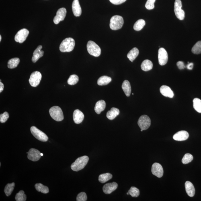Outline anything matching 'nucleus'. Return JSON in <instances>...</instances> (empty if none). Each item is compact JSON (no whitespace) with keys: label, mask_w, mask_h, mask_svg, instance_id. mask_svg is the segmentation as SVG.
<instances>
[{"label":"nucleus","mask_w":201,"mask_h":201,"mask_svg":"<svg viewBox=\"0 0 201 201\" xmlns=\"http://www.w3.org/2000/svg\"><path fill=\"white\" fill-rule=\"evenodd\" d=\"M89 159V157L87 156H83L78 158L71 165V169L75 171L81 170L84 168L88 163Z\"/></svg>","instance_id":"f257e3e1"},{"label":"nucleus","mask_w":201,"mask_h":201,"mask_svg":"<svg viewBox=\"0 0 201 201\" xmlns=\"http://www.w3.org/2000/svg\"><path fill=\"white\" fill-rule=\"evenodd\" d=\"M75 46V41L73 38H66L62 41L59 47L60 52H69L73 50Z\"/></svg>","instance_id":"f03ea898"},{"label":"nucleus","mask_w":201,"mask_h":201,"mask_svg":"<svg viewBox=\"0 0 201 201\" xmlns=\"http://www.w3.org/2000/svg\"><path fill=\"white\" fill-rule=\"evenodd\" d=\"M124 24V19L122 17L115 15L110 19V27L112 30H117L122 28Z\"/></svg>","instance_id":"7ed1b4c3"},{"label":"nucleus","mask_w":201,"mask_h":201,"mask_svg":"<svg viewBox=\"0 0 201 201\" xmlns=\"http://www.w3.org/2000/svg\"><path fill=\"white\" fill-rule=\"evenodd\" d=\"M49 113L52 118L57 122H60L63 120V112L59 107L55 106L52 107L50 109Z\"/></svg>","instance_id":"20e7f679"},{"label":"nucleus","mask_w":201,"mask_h":201,"mask_svg":"<svg viewBox=\"0 0 201 201\" xmlns=\"http://www.w3.org/2000/svg\"><path fill=\"white\" fill-rule=\"evenodd\" d=\"M87 49L88 53L91 55L98 57L101 54V49L94 42L89 41L87 44Z\"/></svg>","instance_id":"39448f33"},{"label":"nucleus","mask_w":201,"mask_h":201,"mask_svg":"<svg viewBox=\"0 0 201 201\" xmlns=\"http://www.w3.org/2000/svg\"><path fill=\"white\" fill-rule=\"evenodd\" d=\"M31 132L35 138L41 141L45 142L48 140V137L46 134L42 131L39 130L35 126L31 128Z\"/></svg>","instance_id":"423d86ee"},{"label":"nucleus","mask_w":201,"mask_h":201,"mask_svg":"<svg viewBox=\"0 0 201 201\" xmlns=\"http://www.w3.org/2000/svg\"><path fill=\"white\" fill-rule=\"evenodd\" d=\"M182 2L181 0H175L174 3V12L175 15L179 20L185 18V12L182 9Z\"/></svg>","instance_id":"0eeeda50"},{"label":"nucleus","mask_w":201,"mask_h":201,"mask_svg":"<svg viewBox=\"0 0 201 201\" xmlns=\"http://www.w3.org/2000/svg\"><path fill=\"white\" fill-rule=\"evenodd\" d=\"M138 124L141 129L143 130H147L151 126V119L147 115H143L138 119Z\"/></svg>","instance_id":"6e6552de"},{"label":"nucleus","mask_w":201,"mask_h":201,"mask_svg":"<svg viewBox=\"0 0 201 201\" xmlns=\"http://www.w3.org/2000/svg\"><path fill=\"white\" fill-rule=\"evenodd\" d=\"M42 78V75L40 72L38 71L33 72L29 79V83L32 87H36L39 84Z\"/></svg>","instance_id":"1a4fd4ad"},{"label":"nucleus","mask_w":201,"mask_h":201,"mask_svg":"<svg viewBox=\"0 0 201 201\" xmlns=\"http://www.w3.org/2000/svg\"><path fill=\"white\" fill-rule=\"evenodd\" d=\"M29 32L27 29L24 28L18 31L15 37V42L22 43L26 40Z\"/></svg>","instance_id":"9d476101"},{"label":"nucleus","mask_w":201,"mask_h":201,"mask_svg":"<svg viewBox=\"0 0 201 201\" xmlns=\"http://www.w3.org/2000/svg\"><path fill=\"white\" fill-rule=\"evenodd\" d=\"M159 63L161 66L165 65L168 60V55L167 52L164 48H161L159 49L158 53Z\"/></svg>","instance_id":"9b49d317"},{"label":"nucleus","mask_w":201,"mask_h":201,"mask_svg":"<svg viewBox=\"0 0 201 201\" xmlns=\"http://www.w3.org/2000/svg\"><path fill=\"white\" fill-rule=\"evenodd\" d=\"M67 11L64 8H62L58 10L56 15L54 17L53 22L54 24H58L60 21H63L66 16Z\"/></svg>","instance_id":"f8f14e48"},{"label":"nucleus","mask_w":201,"mask_h":201,"mask_svg":"<svg viewBox=\"0 0 201 201\" xmlns=\"http://www.w3.org/2000/svg\"><path fill=\"white\" fill-rule=\"evenodd\" d=\"M151 171L153 175L158 178H161L163 176V170L160 164L154 163L152 165Z\"/></svg>","instance_id":"ddd939ff"},{"label":"nucleus","mask_w":201,"mask_h":201,"mask_svg":"<svg viewBox=\"0 0 201 201\" xmlns=\"http://www.w3.org/2000/svg\"><path fill=\"white\" fill-rule=\"evenodd\" d=\"M41 157L40 152L38 150L32 148L29 150L27 157L30 160L37 161L40 159Z\"/></svg>","instance_id":"4468645a"},{"label":"nucleus","mask_w":201,"mask_h":201,"mask_svg":"<svg viewBox=\"0 0 201 201\" xmlns=\"http://www.w3.org/2000/svg\"><path fill=\"white\" fill-rule=\"evenodd\" d=\"M118 187V184L116 182L108 183L105 184L103 187V191L105 194H110Z\"/></svg>","instance_id":"2eb2a0df"},{"label":"nucleus","mask_w":201,"mask_h":201,"mask_svg":"<svg viewBox=\"0 0 201 201\" xmlns=\"http://www.w3.org/2000/svg\"><path fill=\"white\" fill-rule=\"evenodd\" d=\"M189 137L188 132L184 130L180 131L173 136V139L176 141H182L186 140Z\"/></svg>","instance_id":"dca6fc26"},{"label":"nucleus","mask_w":201,"mask_h":201,"mask_svg":"<svg viewBox=\"0 0 201 201\" xmlns=\"http://www.w3.org/2000/svg\"><path fill=\"white\" fill-rule=\"evenodd\" d=\"M84 116L83 112L79 110H76L73 113V119L74 122L77 124L81 123L84 119Z\"/></svg>","instance_id":"f3484780"},{"label":"nucleus","mask_w":201,"mask_h":201,"mask_svg":"<svg viewBox=\"0 0 201 201\" xmlns=\"http://www.w3.org/2000/svg\"><path fill=\"white\" fill-rule=\"evenodd\" d=\"M160 91L163 96L172 98L174 96L173 91L170 88L166 85H163L160 88Z\"/></svg>","instance_id":"a211bd4d"},{"label":"nucleus","mask_w":201,"mask_h":201,"mask_svg":"<svg viewBox=\"0 0 201 201\" xmlns=\"http://www.w3.org/2000/svg\"><path fill=\"white\" fill-rule=\"evenodd\" d=\"M42 46H39L35 50L32 58V60L33 63H36L39 59L42 58L44 55V51L42 50Z\"/></svg>","instance_id":"6ab92c4d"},{"label":"nucleus","mask_w":201,"mask_h":201,"mask_svg":"<svg viewBox=\"0 0 201 201\" xmlns=\"http://www.w3.org/2000/svg\"><path fill=\"white\" fill-rule=\"evenodd\" d=\"M73 14L75 17L81 16L82 13V9L79 4V0H74L72 5Z\"/></svg>","instance_id":"aec40b11"},{"label":"nucleus","mask_w":201,"mask_h":201,"mask_svg":"<svg viewBox=\"0 0 201 201\" xmlns=\"http://www.w3.org/2000/svg\"><path fill=\"white\" fill-rule=\"evenodd\" d=\"M185 190L188 195L190 197L194 196L195 193V188L193 184L190 181H187L185 184Z\"/></svg>","instance_id":"412c9836"},{"label":"nucleus","mask_w":201,"mask_h":201,"mask_svg":"<svg viewBox=\"0 0 201 201\" xmlns=\"http://www.w3.org/2000/svg\"><path fill=\"white\" fill-rule=\"evenodd\" d=\"M106 107V103L104 100H99L95 104L94 110L97 114H100L101 112L105 110Z\"/></svg>","instance_id":"4be33fe9"},{"label":"nucleus","mask_w":201,"mask_h":201,"mask_svg":"<svg viewBox=\"0 0 201 201\" xmlns=\"http://www.w3.org/2000/svg\"><path fill=\"white\" fill-rule=\"evenodd\" d=\"M119 113L120 111L118 109L113 107L110 111L107 112L106 116L108 119L113 120L118 116Z\"/></svg>","instance_id":"5701e85b"},{"label":"nucleus","mask_w":201,"mask_h":201,"mask_svg":"<svg viewBox=\"0 0 201 201\" xmlns=\"http://www.w3.org/2000/svg\"><path fill=\"white\" fill-rule=\"evenodd\" d=\"M122 88L126 96L129 97L131 92V87L129 82L124 81L122 84Z\"/></svg>","instance_id":"b1692460"},{"label":"nucleus","mask_w":201,"mask_h":201,"mask_svg":"<svg viewBox=\"0 0 201 201\" xmlns=\"http://www.w3.org/2000/svg\"><path fill=\"white\" fill-rule=\"evenodd\" d=\"M138 54H139V50L137 48H134L128 52L127 57L130 61L133 62L137 57Z\"/></svg>","instance_id":"393cba45"},{"label":"nucleus","mask_w":201,"mask_h":201,"mask_svg":"<svg viewBox=\"0 0 201 201\" xmlns=\"http://www.w3.org/2000/svg\"><path fill=\"white\" fill-rule=\"evenodd\" d=\"M141 69L143 71H148L153 69V63L149 60H145L142 62L141 65Z\"/></svg>","instance_id":"a878e982"},{"label":"nucleus","mask_w":201,"mask_h":201,"mask_svg":"<svg viewBox=\"0 0 201 201\" xmlns=\"http://www.w3.org/2000/svg\"><path fill=\"white\" fill-rule=\"evenodd\" d=\"M112 81V79L110 77L106 76H103L99 78L98 80V84L100 86L108 85Z\"/></svg>","instance_id":"bb28decb"},{"label":"nucleus","mask_w":201,"mask_h":201,"mask_svg":"<svg viewBox=\"0 0 201 201\" xmlns=\"http://www.w3.org/2000/svg\"><path fill=\"white\" fill-rule=\"evenodd\" d=\"M113 177V175L111 173H103L99 175L98 178V180L101 183H104L107 182Z\"/></svg>","instance_id":"cd10ccee"},{"label":"nucleus","mask_w":201,"mask_h":201,"mask_svg":"<svg viewBox=\"0 0 201 201\" xmlns=\"http://www.w3.org/2000/svg\"><path fill=\"white\" fill-rule=\"evenodd\" d=\"M20 62L18 58H14L9 60L8 63V67L9 69H13L16 68Z\"/></svg>","instance_id":"c85d7f7f"},{"label":"nucleus","mask_w":201,"mask_h":201,"mask_svg":"<svg viewBox=\"0 0 201 201\" xmlns=\"http://www.w3.org/2000/svg\"><path fill=\"white\" fill-rule=\"evenodd\" d=\"M146 24L145 21L143 19H138L134 24L133 28L136 31L141 30Z\"/></svg>","instance_id":"c756f323"},{"label":"nucleus","mask_w":201,"mask_h":201,"mask_svg":"<svg viewBox=\"0 0 201 201\" xmlns=\"http://www.w3.org/2000/svg\"><path fill=\"white\" fill-rule=\"evenodd\" d=\"M36 190L38 192H41L44 194H47L49 192V189L48 187L44 186L41 183H38L35 185Z\"/></svg>","instance_id":"7c9ffc66"},{"label":"nucleus","mask_w":201,"mask_h":201,"mask_svg":"<svg viewBox=\"0 0 201 201\" xmlns=\"http://www.w3.org/2000/svg\"><path fill=\"white\" fill-rule=\"evenodd\" d=\"M15 184L14 183L7 184L5 188L4 192L7 196H9L12 193L14 188Z\"/></svg>","instance_id":"2f4dec72"},{"label":"nucleus","mask_w":201,"mask_h":201,"mask_svg":"<svg viewBox=\"0 0 201 201\" xmlns=\"http://www.w3.org/2000/svg\"><path fill=\"white\" fill-rule=\"evenodd\" d=\"M193 106L195 110L198 113H201V100L198 98H195L193 100Z\"/></svg>","instance_id":"473e14b6"},{"label":"nucleus","mask_w":201,"mask_h":201,"mask_svg":"<svg viewBox=\"0 0 201 201\" xmlns=\"http://www.w3.org/2000/svg\"><path fill=\"white\" fill-rule=\"evenodd\" d=\"M192 51L193 53L195 54L201 53V41H198L193 46Z\"/></svg>","instance_id":"72a5a7b5"},{"label":"nucleus","mask_w":201,"mask_h":201,"mask_svg":"<svg viewBox=\"0 0 201 201\" xmlns=\"http://www.w3.org/2000/svg\"><path fill=\"white\" fill-rule=\"evenodd\" d=\"M78 77L76 75H73L70 76L68 80V83L70 85H75L78 83Z\"/></svg>","instance_id":"f704fd0d"},{"label":"nucleus","mask_w":201,"mask_h":201,"mask_svg":"<svg viewBox=\"0 0 201 201\" xmlns=\"http://www.w3.org/2000/svg\"><path fill=\"white\" fill-rule=\"evenodd\" d=\"M15 198L17 201H25L27 199V196L24 191L21 190L17 193Z\"/></svg>","instance_id":"c9c22d12"},{"label":"nucleus","mask_w":201,"mask_h":201,"mask_svg":"<svg viewBox=\"0 0 201 201\" xmlns=\"http://www.w3.org/2000/svg\"><path fill=\"white\" fill-rule=\"evenodd\" d=\"M128 193L131 196L134 198H137L140 194L139 190L134 187H131L130 190L128 191Z\"/></svg>","instance_id":"e433bc0d"},{"label":"nucleus","mask_w":201,"mask_h":201,"mask_svg":"<svg viewBox=\"0 0 201 201\" xmlns=\"http://www.w3.org/2000/svg\"><path fill=\"white\" fill-rule=\"evenodd\" d=\"M193 157L192 155L188 153L185 154L182 159V162L184 164L190 163L193 161Z\"/></svg>","instance_id":"4c0bfd02"},{"label":"nucleus","mask_w":201,"mask_h":201,"mask_svg":"<svg viewBox=\"0 0 201 201\" xmlns=\"http://www.w3.org/2000/svg\"><path fill=\"white\" fill-rule=\"evenodd\" d=\"M156 0H147V2L145 4L146 8L148 10L153 9L155 7L154 3Z\"/></svg>","instance_id":"58836bf2"},{"label":"nucleus","mask_w":201,"mask_h":201,"mask_svg":"<svg viewBox=\"0 0 201 201\" xmlns=\"http://www.w3.org/2000/svg\"><path fill=\"white\" fill-rule=\"evenodd\" d=\"M87 199V195L85 192H81L78 195L77 198V201H86Z\"/></svg>","instance_id":"ea45409f"},{"label":"nucleus","mask_w":201,"mask_h":201,"mask_svg":"<svg viewBox=\"0 0 201 201\" xmlns=\"http://www.w3.org/2000/svg\"><path fill=\"white\" fill-rule=\"evenodd\" d=\"M9 118V115L8 113L5 112L0 115V122L2 123H4L7 122Z\"/></svg>","instance_id":"a19ab883"},{"label":"nucleus","mask_w":201,"mask_h":201,"mask_svg":"<svg viewBox=\"0 0 201 201\" xmlns=\"http://www.w3.org/2000/svg\"><path fill=\"white\" fill-rule=\"evenodd\" d=\"M111 3L114 5H120L124 3L126 0H109Z\"/></svg>","instance_id":"79ce46f5"},{"label":"nucleus","mask_w":201,"mask_h":201,"mask_svg":"<svg viewBox=\"0 0 201 201\" xmlns=\"http://www.w3.org/2000/svg\"><path fill=\"white\" fill-rule=\"evenodd\" d=\"M177 65L179 69L181 70L184 69L185 68V66L184 62L182 61H178L177 62Z\"/></svg>","instance_id":"37998d69"},{"label":"nucleus","mask_w":201,"mask_h":201,"mask_svg":"<svg viewBox=\"0 0 201 201\" xmlns=\"http://www.w3.org/2000/svg\"><path fill=\"white\" fill-rule=\"evenodd\" d=\"M194 64L193 63H189L188 62V64L186 66L187 69L188 70H192L193 69Z\"/></svg>","instance_id":"c03bdc74"},{"label":"nucleus","mask_w":201,"mask_h":201,"mask_svg":"<svg viewBox=\"0 0 201 201\" xmlns=\"http://www.w3.org/2000/svg\"><path fill=\"white\" fill-rule=\"evenodd\" d=\"M4 89V85L3 83H1V80L0 82V93H2Z\"/></svg>","instance_id":"a18cd8bd"},{"label":"nucleus","mask_w":201,"mask_h":201,"mask_svg":"<svg viewBox=\"0 0 201 201\" xmlns=\"http://www.w3.org/2000/svg\"><path fill=\"white\" fill-rule=\"evenodd\" d=\"M1 39H2V37H1V36H0V42H1Z\"/></svg>","instance_id":"49530a36"},{"label":"nucleus","mask_w":201,"mask_h":201,"mask_svg":"<svg viewBox=\"0 0 201 201\" xmlns=\"http://www.w3.org/2000/svg\"><path fill=\"white\" fill-rule=\"evenodd\" d=\"M41 156H43V154L42 153H41Z\"/></svg>","instance_id":"de8ad7c7"},{"label":"nucleus","mask_w":201,"mask_h":201,"mask_svg":"<svg viewBox=\"0 0 201 201\" xmlns=\"http://www.w3.org/2000/svg\"><path fill=\"white\" fill-rule=\"evenodd\" d=\"M127 194L128 195L129 194V193L128 192L127 193Z\"/></svg>","instance_id":"09e8293b"},{"label":"nucleus","mask_w":201,"mask_h":201,"mask_svg":"<svg viewBox=\"0 0 201 201\" xmlns=\"http://www.w3.org/2000/svg\"><path fill=\"white\" fill-rule=\"evenodd\" d=\"M143 130L141 129V132L143 131Z\"/></svg>","instance_id":"8fccbe9b"},{"label":"nucleus","mask_w":201,"mask_h":201,"mask_svg":"<svg viewBox=\"0 0 201 201\" xmlns=\"http://www.w3.org/2000/svg\"><path fill=\"white\" fill-rule=\"evenodd\" d=\"M132 95H134V93H132Z\"/></svg>","instance_id":"3c124183"}]
</instances>
